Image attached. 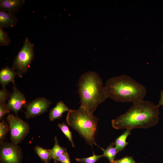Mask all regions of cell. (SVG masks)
<instances>
[{"label":"cell","mask_w":163,"mask_h":163,"mask_svg":"<svg viewBox=\"0 0 163 163\" xmlns=\"http://www.w3.org/2000/svg\"><path fill=\"white\" fill-rule=\"evenodd\" d=\"M140 163H142V162H140Z\"/></svg>","instance_id":"obj_27"},{"label":"cell","mask_w":163,"mask_h":163,"mask_svg":"<svg viewBox=\"0 0 163 163\" xmlns=\"http://www.w3.org/2000/svg\"><path fill=\"white\" fill-rule=\"evenodd\" d=\"M68 124L76 130L91 147L95 144V136L99 119L85 109L80 106L77 110L70 109L66 118Z\"/></svg>","instance_id":"obj_4"},{"label":"cell","mask_w":163,"mask_h":163,"mask_svg":"<svg viewBox=\"0 0 163 163\" xmlns=\"http://www.w3.org/2000/svg\"><path fill=\"white\" fill-rule=\"evenodd\" d=\"M131 130L129 129H126L122 134L115 140L114 143L117 153L123 150L128 145V142L126 141V139L130 135Z\"/></svg>","instance_id":"obj_14"},{"label":"cell","mask_w":163,"mask_h":163,"mask_svg":"<svg viewBox=\"0 0 163 163\" xmlns=\"http://www.w3.org/2000/svg\"><path fill=\"white\" fill-rule=\"evenodd\" d=\"M58 126L63 134L68 139L69 141L71 142L72 146L75 147V144L72 139V132L70 131L68 126L64 123H58Z\"/></svg>","instance_id":"obj_18"},{"label":"cell","mask_w":163,"mask_h":163,"mask_svg":"<svg viewBox=\"0 0 163 163\" xmlns=\"http://www.w3.org/2000/svg\"><path fill=\"white\" fill-rule=\"evenodd\" d=\"M34 46V44L26 37L22 47L14 61L11 69L16 72L17 75L20 78L27 72L33 60Z\"/></svg>","instance_id":"obj_5"},{"label":"cell","mask_w":163,"mask_h":163,"mask_svg":"<svg viewBox=\"0 0 163 163\" xmlns=\"http://www.w3.org/2000/svg\"><path fill=\"white\" fill-rule=\"evenodd\" d=\"M157 105L159 107L161 106H163V90L161 91L160 98Z\"/></svg>","instance_id":"obj_26"},{"label":"cell","mask_w":163,"mask_h":163,"mask_svg":"<svg viewBox=\"0 0 163 163\" xmlns=\"http://www.w3.org/2000/svg\"><path fill=\"white\" fill-rule=\"evenodd\" d=\"M11 110L5 103L0 104V119H2L6 113H9Z\"/></svg>","instance_id":"obj_23"},{"label":"cell","mask_w":163,"mask_h":163,"mask_svg":"<svg viewBox=\"0 0 163 163\" xmlns=\"http://www.w3.org/2000/svg\"><path fill=\"white\" fill-rule=\"evenodd\" d=\"M6 120L9 124L11 139L12 142L17 145L28 134L30 129L28 123L12 114H9Z\"/></svg>","instance_id":"obj_6"},{"label":"cell","mask_w":163,"mask_h":163,"mask_svg":"<svg viewBox=\"0 0 163 163\" xmlns=\"http://www.w3.org/2000/svg\"><path fill=\"white\" fill-rule=\"evenodd\" d=\"M10 130L9 125L4 120L0 122V144L3 142L5 136L7 133Z\"/></svg>","instance_id":"obj_19"},{"label":"cell","mask_w":163,"mask_h":163,"mask_svg":"<svg viewBox=\"0 0 163 163\" xmlns=\"http://www.w3.org/2000/svg\"><path fill=\"white\" fill-rule=\"evenodd\" d=\"M25 2L24 0H0V9L14 14L20 11Z\"/></svg>","instance_id":"obj_10"},{"label":"cell","mask_w":163,"mask_h":163,"mask_svg":"<svg viewBox=\"0 0 163 163\" xmlns=\"http://www.w3.org/2000/svg\"><path fill=\"white\" fill-rule=\"evenodd\" d=\"M78 87L80 106L91 113L108 98L102 78L95 72L88 71L82 74L78 79Z\"/></svg>","instance_id":"obj_3"},{"label":"cell","mask_w":163,"mask_h":163,"mask_svg":"<svg viewBox=\"0 0 163 163\" xmlns=\"http://www.w3.org/2000/svg\"><path fill=\"white\" fill-rule=\"evenodd\" d=\"M11 43V40L7 33L4 31L3 28L0 27V46H8Z\"/></svg>","instance_id":"obj_20"},{"label":"cell","mask_w":163,"mask_h":163,"mask_svg":"<svg viewBox=\"0 0 163 163\" xmlns=\"http://www.w3.org/2000/svg\"><path fill=\"white\" fill-rule=\"evenodd\" d=\"M14 84L13 91L9 97L7 104L11 110L17 115L18 112L27 104L24 95L16 87Z\"/></svg>","instance_id":"obj_9"},{"label":"cell","mask_w":163,"mask_h":163,"mask_svg":"<svg viewBox=\"0 0 163 163\" xmlns=\"http://www.w3.org/2000/svg\"><path fill=\"white\" fill-rule=\"evenodd\" d=\"M18 22L14 13L0 10V27L12 28L16 25Z\"/></svg>","instance_id":"obj_11"},{"label":"cell","mask_w":163,"mask_h":163,"mask_svg":"<svg viewBox=\"0 0 163 163\" xmlns=\"http://www.w3.org/2000/svg\"><path fill=\"white\" fill-rule=\"evenodd\" d=\"M16 75V72L11 68L8 66L2 68L0 71V82L3 88L11 82H14Z\"/></svg>","instance_id":"obj_12"},{"label":"cell","mask_w":163,"mask_h":163,"mask_svg":"<svg viewBox=\"0 0 163 163\" xmlns=\"http://www.w3.org/2000/svg\"><path fill=\"white\" fill-rule=\"evenodd\" d=\"M114 163H136L133 158L130 156H124L120 159L115 160Z\"/></svg>","instance_id":"obj_24"},{"label":"cell","mask_w":163,"mask_h":163,"mask_svg":"<svg viewBox=\"0 0 163 163\" xmlns=\"http://www.w3.org/2000/svg\"><path fill=\"white\" fill-rule=\"evenodd\" d=\"M57 161L61 163H71L67 151L64 152L58 158Z\"/></svg>","instance_id":"obj_25"},{"label":"cell","mask_w":163,"mask_h":163,"mask_svg":"<svg viewBox=\"0 0 163 163\" xmlns=\"http://www.w3.org/2000/svg\"><path fill=\"white\" fill-rule=\"evenodd\" d=\"M51 104L50 101L43 97L34 100L25 106L26 117L27 119L34 117L45 112Z\"/></svg>","instance_id":"obj_8"},{"label":"cell","mask_w":163,"mask_h":163,"mask_svg":"<svg viewBox=\"0 0 163 163\" xmlns=\"http://www.w3.org/2000/svg\"><path fill=\"white\" fill-rule=\"evenodd\" d=\"M100 148L103 152L102 156L107 158L110 163H114L117 154L114 142L111 143L105 149L101 147Z\"/></svg>","instance_id":"obj_16"},{"label":"cell","mask_w":163,"mask_h":163,"mask_svg":"<svg viewBox=\"0 0 163 163\" xmlns=\"http://www.w3.org/2000/svg\"><path fill=\"white\" fill-rule=\"evenodd\" d=\"M0 144L1 163H21L22 152L17 145L13 142H4Z\"/></svg>","instance_id":"obj_7"},{"label":"cell","mask_w":163,"mask_h":163,"mask_svg":"<svg viewBox=\"0 0 163 163\" xmlns=\"http://www.w3.org/2000/svg\"><path fill=\"white\" fill-rule=\"evenodd\" d=\"M10 95L9 92L5 88H3L0 90V104L5 103Z\"/></svg>","instance_id":"obj_22"},{"label":"cell","mask_w":163,"mask_h":163,"mask_svg":"<svg viewBox=\"0 0 163 163\" xmlns=\"http://www.w3.org/2000/svg\"><path fill=\"white\" fill-rule=\"evenodd\" d=\"M69 110L62 101H59L56 106L50 110L49 119L51 121L59 119L62 117L64 113L68 111Z\"/></svg>","instance_id":"obj_13"},{"label":"cell","mask_w":163,"mask_h":163,"mask_svg":"<svg viewBox=\"0 0 163 163\" xmlns=\"http://www.w3.org/2000/svg\"><path fill=\"white\" fill-rule=\"evenodd\" d=\"M105 87L108 98L122 103L133 104L143 100L147 93L144 86L125 75L109 78Z\"/></svg>","instance_id":"obj_2"},{"label":"cell","mask_w":163,"mask_h":163,"mask_svg":"<svg viewBox=\"0 0 163 163\" xmlns=\"http://www.w3.org/2000/svg\"><path fill=\"white\" fill-rule=\"evenodd\" d=\"M159 107L144 100L133 104L125 113L112 120L116 129H146L156 125L159 120Z\"/></svg>","instance_id":"obj_1"},{"label":"cell","mask_w":163,"mask_h":163,"mask_svg":"<svg viewBox=\"0 0 163 163\" xmlns=\"http://www.w3.org/2000/svg\"><path fill=\"white\" fill-rule=\"evenodd\" d=\"M34 151L43 162L50 163L52 159L50 149H46L39 145H36L34 148Z\"/></svg>","instance_id":"obj_15"},{"label":"cell","mask_w":163,"mask_h":163,"mask_svg":"<svg viewBox=\"0 0 163 163\" xmlns=\"http://www.w3.org/2000/svg\"><path fill=\"white\" fill-rule=\"evenodd\" d=\"M102 157H103L102 155H96L93 152V155L91 156L85 158H75V160L77 161L82 163H95Z\"/></svg>","instance_id":"obj_21"},{"label":"cell","mask_w":163,"mask_h":163,"mask_svg":"<svg viewBox=\"0 0 163 163\" xmlns=\"http://www.w3.org/2000/svg\"><path fill=\"white\" fill-rule=\"evenodd\" d=\"M54 145L50 149L52 159L55 162H57L58 158L64 152L67 151L66 148L61 147L59 145L57 137H54Z\"/></svg>","instance_id":"obj_17"}]
</instances>
